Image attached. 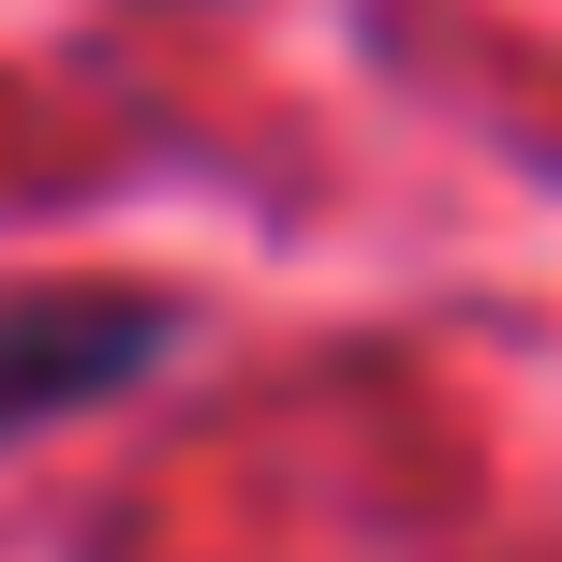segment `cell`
Here are the masks:
<instances>
[{"label": "cell", "mask_w": 562, "mask_h": 562, "mask_svg": "<svg viewBox=\"0 0 562 562\" xmlns=\"http://www.w3.org/2000/svg\"><path fill=\"white\" fill-rule=\"evenodd\" d=\"M178 356V296H119V281H15L0 296V445L89 415V400L148 385Z\"/></svg>", "instance_id": "1"}]
</instances>
